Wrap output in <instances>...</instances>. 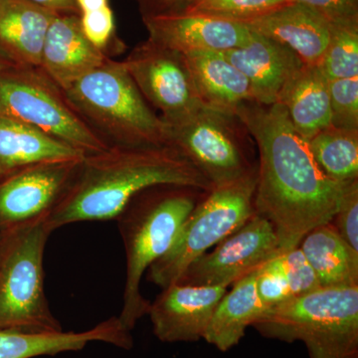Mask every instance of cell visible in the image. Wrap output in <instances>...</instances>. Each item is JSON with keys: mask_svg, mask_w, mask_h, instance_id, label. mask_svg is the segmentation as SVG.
<instances>
[{"mask_svg": "<svg viewBox=\"0 0 358 358\" xmlns=\"http://www.w3.org/2000/svg\"><path fill=\"white\" fill-rule=\"evenodd\" d=\"M234 113L258 150L256 213L272 224L280 249L298 247L313 228L331 222L343 183L322 173L281 103L248 102Z\"/></svg>", "mask_w": 358, "mask_h": 358, "instance_id": "6da1fadb", "label": "cell"}, {"mask_svg": "<svg viewBox=\"0 0 358 358\" xmlns=\"http://www.w3.org/2000/svg\"><path fill=\"white\" fill-rule=\"evenodd\" d=\"M157 185L213 189L194 164L171 145L109 148L84 155L47 225L55 231L71 223L115 220L136 195Z\"/></svg>", "mask_w": 358, "mask_h": 358, "instance_id": "7a4b0ae2", "label": "cell"}, {"mask_svg": "<svg viewBox=\"0 0 358 358\" xmlns=\"http://www.w3.org/2000/svg\"><path fill=\"white\" fill-rule=\"evenodd\" d=\"M206 192L181 185H157L138 193L115 219L127 258V275L120 322L133 331L148 315L150 301L141 282L152 264L166 255L179 230Z\"/></svg>", "mask_w": 358, "mask_h": 358, "instance_id": "3957f363", "label": "cell"}, {"mask_svg": "<svg viewBox=\"0 0 358 358\" xmlns=\"http://www.w3.org/2000/svg\"><path fill=\"white\" fill-rule=\"evenodd\" d=\"M64 93L73 109L108 147L167 145L166 122L145 100L122 61L107 58Z\"/></svg>", "mask_w": 358, "mask_h": 358, "instance_id": "277c9868", "label": "cell"}, {"mask_svg": "<svg viewBox=\"0 0 358 358\" xmlns=\"http://www.w3.org/2000/svg\"><path fill=\"white\" fill-rule=\"evenodd\" d=\"M252 327L264 338L301 341L310 358H358V286L320 287L266 310Z\"/></svg>", "mask_w": 358, "mask_h": 358, "instance_id": "5b68a950", "label": "cell"}, {"mask_svg": "<svg viewBox=\"0 0 358 358\" xmlns=\"http://www.w3.org/2000/svg\"><path fill=\"white\" fill-rule=\"evenodd\" d=\"M53 232L41 221L4 233L0 248V329L63 331L44 286V251Z\"/></svg>", "mask_w": 358, "mask_h": 358, "instance_id": "8992f818", "label": "cell"}, {"mask_svg": "<svg viewBox=\"0 0 358 358\" xmlns=\"http://www.w3.org/2000/svg\"><path fill=\"white\" fill-rule=\"evenodd\" d=\"M166 124L167 145L189 159L213 188L258 169L255 141L235 113L203 103Z\"/></svg>", "mask_w": 358, "mask_h": 358, "instance_id": "52a82bcc", "label": "cell"}, {"mask_svg": "<svg viewBox=\"0 0 358 358\" xmlns=\"http://www.w3.org/2000/svg\"><path fill=\"white\" fill-rule=\"evenodd\" d=\"M256 185L257 171L207 192L185 219L171 248L148 268V281L162 289L176 284L193 261L243 226L256 213Z\"/></svg>", "mask_w": 358, "mask_h": 358, "instance_id": "ba28073f", "label": "cell"}, {"mask_svg": "<svg viewBox=\"0 0 358 358\" xmlns=\"http://www.w3.org/2000/svg\"><path fill=\"white\" fill-rule=\"evenodd\" d=\"M0 115L25 122L84 155L109 148L40 67L11 65L0 72Z\"/></svg>", "mask_w": 358, "mask_h": 358, "instance_id": "9c48e42d", "label": "cell"}, {"mask_svg": "<svg viewBox=\"0 0 358 358\" xmlns=\"http://www.w3.org/2000/svg\"><path fill=\"white\" fill-rule=\"evenodd\" d=\"M122 62L145 100L159 110L164 122L176 121L203 105L185 54L148 39L136 45Z\"/></svg>", "mask_w": 358, "mask_h": 358, "instance_id": "30bf717a", "label": "cell"}, {"mask_svg": "<svg viewBox=\"0 0 358 358\" xmlns=\"http://www.w3.org/2000/svg\"><path fill=\"white\" fill-rule=\"evenodd\" d=\"M213 248L193 261L178 284L228 288L273 258L280 244L270 221L255 213Z\"/></svg>", "mask_w": 358, "mask_h": 358, "instance_id": "8fae6325", "label": "cell"}, {"mask_svg": "<svg viewBox=\"0 0 358 358\" xmlns=\"http://www.w3.org/2000/svg\"><path fill=\"white\" fill-rule=\"evenodd\" d=\"M81 159L36 164L1 179L0 233L46 221L69 189Z\"/></svg>", "mask_w": 358, "mask_h": 358, "instance_id": "7c38bea8", "label": "cell"}, {"mask_svg": "<svg viewBox=\"0 0 358 358\" xmlns=\"http://www.w3.org/2000/svg\"><path fill=\"white\" fill-rule=\"evenodd\" d=\"M224 287L171 285L150 303L148 315L152 331L162 343H195L203 339Z\"/></svg>", "mask_w": 358, "mask_h": 358, "instance_id": "4fadbf2b", "label": "cell"}, {"mask_svg": "<svg viewBox=\"0 0 358 358\" xmlns=\"http://www.w3.org/2000/svg\"><path fill=\"white\" fill-rule=\"evenodd\" d=\"M148 39L180 53L224 52L246 44L251 31L237 21L197 13L143 18Z\"/></svg>", "mask_w": 358, "mask_h": 358, "instance_id": "5bb4252c", "label": "cell"}, {"mask_svg": "<svg viewBox=\"0 0 358 358\" xmlns=\"http://www.w3.org/2000/svg\"><path fill=\"white\" fill-rule=\"evenodd\" d=\"M221 53L247 78L254 102L261 105L279 102L282 90L303 66L288 47L252 31L246 44Z\"/></svg>", "mask_w": 358, "mask_h": 358, "instance_id": "9a60e30c", "label": "cell"}, {"mask_svg": "<svg viewBox=\"0 0 358 358\" xmlns=\"http://www.w3.org/2000/svg\"><path fill=\"white\" fill-rule=\"evenodd\" d=\"M252 32L288 47L306 65L319 66L329 43L331 23L313 8L289 1L242 22Z\"/></svg>", "mask_w": 358, "mask_h": 358, "instance_id": "2e32d148", "label": "cell"}, {"mask_svg": "<svg viewBox=\"0 0 358 358\" xmlns=\"http://www.w3.org/2000/svg\"><path fill=\"white\" fill-rule=\"evenodd\" d=\"M107 58L85 36L80 14H57L47 30L39 67L65 91Z\"/></svg>", "mask_w": 358, "mask_h": 358, "instance_id": "e0dca14e", "label": "cell"}, {"mask_svg": "<svg viewBox=\"0 0 358 358\" xmlns=\"http://www.w3.org/2000/svg\"><path fill=\"white\" fill-rule=\"evenodd\" d=\"M109 343L129 350L134 345L131 331L122 327L119 317L103 320L93 329L76 333L28 334L0 329V358H34L79 352L90 343Z\"/></svg>", "mask_w": 358, "mask_h": 358, "instance_id": "ac0fdd59", "label": "cell"}, {"mask_svg": "<svg viewBox=\"0 0 358 358\" xmlns=\"http://www.w3.org/2000/svg\"><path fill=\"white\" fill-rule=\"evenodd\" d=\"M57 14L27 0H0V52L13 65L39 67L47 30Z\"/></svg>", "mask_w": 358, "mask_h": 358, "instance_id": "d6986e66", "label": "cell"}, {"mask_svg": "<svg viewBox=\"0 0 358 358\" xmlns=\"http://www.w3.org/2000/svg\"><path fill=\"white\" fill-rule=\"evenodd\" d=\"M83 157L75 148L43 131L0 115V180L26 167L79 160Z\"/></svg>", "mask_w": 358, "mask_h": 358, "instance_id": "ffe728a7", "label": "cell"}, {"mask_svg": "<svg viewBox=\"0 0 358 358\" xmlns=\"http://www.w3.org/2000/svg\"><path fill=\"white\" fill-rule=\"evenodd\" d=\"M277 103L284 107L294 129L307 141L331 126L329 80L319 66L303 64Z\"/></svg>", "mask_w": 358, "mask_h": 358, "instance_id": "44dd1931", "label": "cell"}, {"mask_svg": "<svg viewBox=\"0 0 358 358\" xmlns=\"http://www.w3.org/2000/svg\"><path fill=\"white\" fill-rule=\"evenodd\" d=\"M185 57L204 105L234 113L242 103L254 102L248 80L221 52H194Z\"/></svg>", "mask_w": 358, "mask_h": 358, "instance_id": "7402d4cb", "label": "cell"}, {"mask_svg": "<svg viewBox=\"0 0 358 358\" xmlns=\"http://www.w3.org/2000/svg\"><path fill=\"white\" fill-rule=\"evenodd\" d=\"M232 286L219 301L203 338L222 352L236 346L247 329L266 312L257 294L256 271Z\"/></svg>", "mask_w": 358, "mask_h": 358, "instance_id": "603a6c76", "label": "cell"}, {"mask_svg": "<svg viewBox=\"0 0 358 358\" xmlns=\"http://www.w3.org/2000/svg\"><path fill=\"white\" fill-rule=\"evenodd\" d=\"M320 286H358V252L329 222L313 228L299 245Z\"/></svg>", "mask_w": 358, "mask_h": 358, "instance_id": "cb8c5ba5", "label": "cell"}, {"mask_svg": "<svg viewBox=\"0 0 358 358\" xmlns=\"http://www.w3.org/2000/svg\"><path fill=\"white\" fill-rule=\"evenodd\" d=\"M313 159L338 183L358 179V131L329 126L308 141Z\"/></svg>", "mask_w": 358, "mask_h": 358, "instance_id": "d4e9b609", "label": "cell"}, {"mask_svg": "<svg viewBox=\"0 0 358 358\" xmlns=\"http://www.w3.org/2000/svg\"><path fill=\"white\" fill-rule=\"evenodd\" d=\"M319 67L329 81L358 77V21L331 23Z\"/></svg>", "mask_w": 358, "mask_h": 358, "instance_id": "484cf974", "label": "cell"}, {"mask_svg": "<svg viewBox=\"0 0 358 358\" xmlns=\"http://www.w3.org/2000/svg\"><path fill=\"white\" fill-rule=\"evenodd\" d=\"M287 2L289 0H190L185 13L203 14L242 23Z\"/></svg>", "mask_w": 358, "mask_h": 358, "instance_id": "4316f807", "label": "cell"}, {"mask_svg": "<svg viewBox=\"0 0 358 358\" xmlns=\"http://www.w3.org/2000/svg\"><path fill=\"white\" fill-rule=\"evenodd\" d=\"M268 261L288 282L294 298L320 288L317 275L300 247L280 249Z\"/></svg>", "mask_w": 358, "mask_h": 358, "instance_id": "83f0119b", "label": "cell"}, {"mask_svg": "<svg viewBox=\"0 0 358 358\" xmlns=\"http://www.w3.org/2000/svg\"><path fill=\"white\" fill-rule=\"evenodd\" d=\"M331 126L358 131V77L329 81Z\"/></svg>", "mask_w": 358, "mask_h": 358, "instance_id": "f1b7e54d", "label": "cell"}, {"mask_svg": "<svg viewBox=\"0 0 358 358\" xmlns=\"http://www.w3.org/2000/svg\"><path fill=\"white\" fill-rule=\"evenodd\" d=\"M331 223L346 243L358 252V179L343 183L338 210Z\"/></svg>", "mask_w": 358, "mask_h": 358, "instance_id": "f546056e", "label": "cell"}, {"mask_svg": "<svg viewBox=\"0 0 358 358\" xmlns=\"http://www.w3.org/2000/svg\"><path fill=\"white\" fill-rule=\"evenodd\" d=\"M82 31L94 46L109 56L110 45L120 41L115 35L114 11L110 6L80 14ZM110 57V56H109Z\"/></svg>", "mask_w": 358, "mask_h": 358, "instance_id": "4dcf8cb0", "label": "cell"}, {"mask_svg": "<svg viewBox=\"0 0 358 358\" xmlns=\"http://www.w3.org/2000/svg\"><path fill=\"white\" fill-rule=\"evenodd\" d=\"M305 4L322 14L329 23L358 21V0H289Z\"/></svg>", "mask_w": 358, "mask_h": 358, "instance_id": "1f68e13d", "label": "cell"}, {"mask_svg": "<svg viewBox=\"0 0 358 358\" xmlns=\"http://www.w3.org/2000/svg\"><path fill=\"white\" fill-rule=\"evenodd\" d=\"M143 18L185 13L190 0H134Z\"/></svg>", "mask_w": 358, "mask_h": 358, "instance_id": "d6a6232c", "label": "cell"}, {"mask_svg": "<svg viewBox=\"0 0 358 358\" xmlns=\"http://www.w3.org/2000/svg\"><path fill=\"white\" fill-rule=\"evenodd\" d=\"M59 14H80L76 0H27Z\"/></svg>", "mask_w": 358, "mask_h": 358, "instance_id": "836d02e7", "label": "cell"}, {"mask_svg": "<svg viewBox=\"0 0 358 358\" xmlns=\"http://www.w3.org/2000/svg\"><path fill=\"white\" fill-rule=\"evenodd\" d=\"M80 14L98 10L109 6V0H76Z\"/></svg>", "mask_w": 358, "mask_h": 358, "instance_id": "e575fe53", "label": "cell"}, {"mask_svg": "<svg viewBox=\"0 0 358 358\" xmlns=\"http://www.w3.org/2000/svg\"><path fill=\"white\" fill-rule=\"evenodd\" d=\"M11 65H13V63H11L10 61H9L8 59H7L6 56L0 52V72L6 69L7 67H9V66Z\"/></svg>", "mask_w": 358, "mask_h": 358, "instance_id": "d590c367", "label": "cell"}, {"mask_svg": "<svg viewBox=\"0 0 358 358\" xmlns=\"http://www.w3.org/2000/svg\"><path fill=\"white\" fill-rule=\"evenodd\" d=\"M4 233H0V248H1L2 241H3Z\"/></svg>", "mask_w": 358, "mask_h": 358, "instance_id": "8d00e7d4", "label": "cell"}]
</instances>
